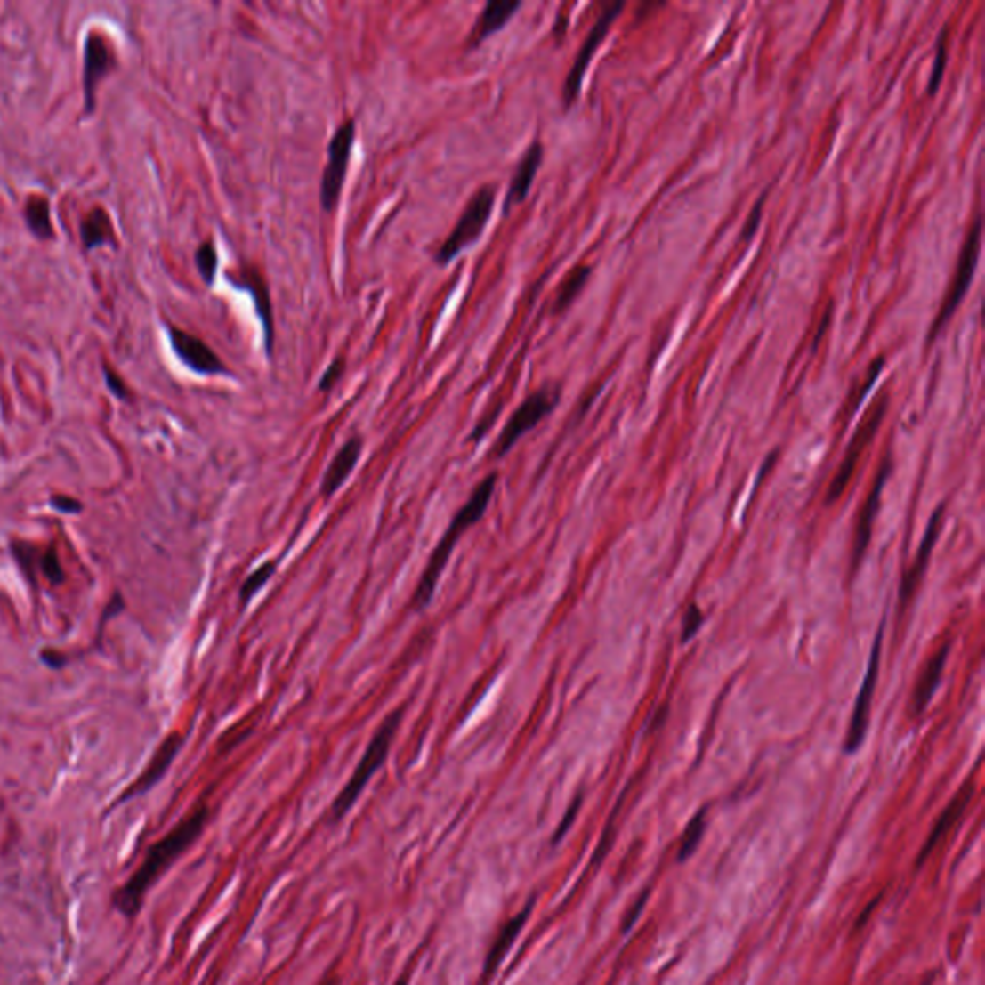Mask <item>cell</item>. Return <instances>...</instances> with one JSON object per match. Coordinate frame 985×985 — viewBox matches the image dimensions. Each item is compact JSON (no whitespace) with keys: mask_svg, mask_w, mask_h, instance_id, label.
I'll list each match as a JSON object with an SVG mask.
<instances>
[{"mask_svg":"<svg viewBox=\"0 0 985 985\" xmlns=\"http://www.w3.org/2000/svg\"><path fill=\"white\" fill-rule=\"evenodd\" d=\"M947 37H949V29L945 28L940 35V39H937V51H935V58H933V68H932V74H930V83H928V94H933L935 89L940 87L941 83V77H943V71H945V61H947Z\"/></svg>","mask_w":985,"mask_h":985,"instance_id":"f1b7e54d","label":"cell"},{"mask_svg":"<svg viewBox=\"0 0 985 985\" xmlns=\"http://www.w3.org/2000/svg\"><path fill=\"white\" fill-rule=\"evenodd\" d=\"M345 367H347L345 359H343V356H337V359L327 366V370L324 372L322 379H319L318 389H319V391H329V389H334L335 384L343 377V374H345Z\"/></svg>","mask_w":985,"mask_h":985,"instance_id":"4dcf8cb0","label":"cell"},{"mask_svg":"<svg viewBox=\"0 0 985 985\" xmlns=\"http://www.w3.org/2000/svg\"><path fill=\"white\" fill-rule=\"evenodd\" d=\"M79 237L85 248H97L114 241V225L102 208H93L79 223Z\"/></svg>","mask_w":985,"mask_h":985,"instance_id":"603a6c76","label":"cell"},{"mask_svg":"<svg viewBox=\"0 0 985 985\" xmlns=\"http://www.w3.org/2000/svg\"><path fill=\"white\" fill-rule=\"evenodd\" d=\"M705 828H706V818H705V811H701L693 816V820L685 828L680 841V849H678V862H685L697 851L698 844H701V839L705 836Z\"/></svg>","mask_w":985,"mask_h":985,"instance_id":"484cf974","label":"cell"},{"mask_svg":"<svg viewBox=\"0 0 985 985\" xmlns=\"http://www.w3.org/2000/svg\"><path fill=\"white\" fill-rule=\"evenodd\" d=\"M52 506L56 510H61V513H79L81 510V505L76 501V498H69V497H52Z\"/></svg>","mask_w":985,"mask_h":985,"instance_id":"74e56055","label":"cell"},{"mask_svg":"<svg viewBox=\"0 0 985 985\" xmlns=\"http://www.w3.org/2000/svg\"><path fill=\"white\" fill-rule=\"evenodd\" d=\"M195 262H197V268L200 271V276H203L205 283L212 285L214 278H216V271H218V253H216V246H214L212 241H206L197 248Z\"/></svg>","mask_w":985,"mask_h":985,"instance_id":"83f0119b","label":"cell"},{"mask_svg":"<svg viewBox=\"0 0 985 985\" xmlns=\"http://www.w3.org/2000/svg\"><path fill=\"white\" fill-rule=\"evenodd\" d=\"M624 10V4L622 3H612L609 4L607 8L602 10V14L597 18L595 26L591 28L589 35L585 37L584 44H581V49L576 56L574 61V66L569 68L568 76H566V81H564V87H562V99H564V104L569 106L579 94V89H581V83H584V77H585V71H587V66L591 62L593 54L597 52L599 44L602 43V39L607 37V33L612 26V21L618 18L620 12Z\"/></svg>","mask_w":985,"mask_h":985,"instance_id":"30bf717a","label":"cell"},{"mask_svg":"<svg viewBox=\"0 0 985 985\" xmlns=\"http://www.w3.org/2000/svg\"><path fill=\"white\" fill-rule=\"evenodd\" d=\"M980 235H981V218L976 216L974 218V223H972V228L966 235V241H965V246L963 251H960V256H958V262H957V271L953 276V283L951 287H949L947 291V296L945 301L940 308V314H937L935 322L932 326V334H930V341H933V337L940 334V331L943 329V326L949 322V318H951L957 311V306L960 304V301L965 299V295L970 287V281H972V276H974V270H976V262H978V253H980Z\"/></svg>","mask_w":985,"mask_h":985,"instance_id":"ba28073f","label":"cell"},{"mask_svg":"<svg viewBox=\"0 0 985 985\" xmlns=\"http://www.w3.org/2000/svg\"><path fill=\"white\" fill-rule=\"evenodd\" d=\"M880 899H882V895H880V897H876V899L872 900V903H870L868 907H866V908H864V912H862V915H860V916L857 918V930L864 928V924H866V922H868L870 915H872V912H874V907H876L877 903H880Z\"/></svg>","mask_w":985,"mask_h":985,"instance_id":"f35d334b","label":"cell"},{"mask_svg":"<svg viewBox=\"0 0 985 985\" xmlns=\"http://www.w3.org/2000/svg\"><path fill=\"white\" fill-rule=\"evenodd\" d=\"M168 334H170L172 349L177 354V359H180L187 367H191L193 372L205 374V375H218L228 372V367H225V364L220 360V356L214 352L203 339H198L197 335L187 334V331L174 326L168 327Z\"/></svg>","mask_w":985,"mask_h":985,"instance_id":"4fadbf2b","label":"cell"},{"mask_svg":"<svg viewBox=\"0 0 985 985\" xmlns=\"http://www.w3.org/2000/svg\"><path fill=\"white\" fill-rule=\"evenodd\" d=\"M23 218H26L28 230L37 237V239H52L54 228L51 218V203L44 197H29L26 203V210H23Z\"/></svg>","mask_w":985,"mask_h":985,"instance_id":"cb8c5ba5","label":"cell"},{"mask_svg":"<svg viewBox=\"0 0 985 985\" xmlns=\"http://www.w3.org/2000/svg\"><path fill=\"white\" fill-rule=\"evenodd\" d=\"M43 569L46 577H49L52 584H61V581L64 579V574H62V568L61 564H58V559H56V553L54 551H49L44 556H43Z\"/></svg>","mask_w":985,"mask_h":985,"instance_id":"e575fe53","label":"cell"},{"mask_svg":"<svg viewBox=\"0 0 985 985\" xmlns=\"http://www.w3.org/2000/svg\"><path fill=\"white\" fill-rule=\"evenodd\" d=\"M495 485H497L495 473L483 478L478 488L470 495L468 501L464 503V506H462L455 514V518L450 520V524L445 529L441 541L437 543L430 561H427V566L424 568L416 591H414V597L410 602V607L414 610H425L427 604L432 602L439 579H441L445 568L450 561V554H453L460 537L485 516V510H488L495 493Z\"/></svg>","mask_w":985,"mask_h":985,"instance_id":"7a4b0ae2","label":"cell"},{"mask_svg":"<svg viewBox=\"0 0 985 985\" xmlns=\"http://www.w3.org/2000/svg\"><path fill=\"white\" fill-rule=\"evenodd\" d=\"M561 389L559 387H543L536 393H531L521 405L513 412V416L505 424L501 435H498L493 455L497 458L506 456V453L513 448L521 437L528 432H531L543 418H547L549 414L559 405Z\"/></svg>","mask_w":985,"mask_h":985,"instance_id":"5b68a950","label":"cell"},{"mask_svg":"<svg viewBox=\"0 0 985 985\" xmlns=\"http://www.w3.org/2000/svg\"><path fill=\"white\" fill-rule=\"evenodd\" d=\"M360 453H362V439L360 437L349 439V441L337 450V455L334 456V460H331V464L327 466V470L324 473V480H322L324 497L335 495L343 488V483L347 481V478L352 473L354 466L359 464Z\"/></svg>","mask_w":985,"mask_h":985,"instance_id":"d6986e66","label":"cell"},{"mask_svg":"<svg viewBox=\"0 0 985 985\" xmlns=\"http://www.w3.org/2000/svg\"><path fill=\"white\" fill-rule=\"evenodd\" d=\"M941 518H943V506L937 508L933 513V516L930 518L928 528H925V533H924V539L920 543V549L916 553V559H915V562H912V566L907 569V574L903 576V581H900V587H899L900 610L907 609V604L910 602L912 595H915V591H916L918 584L924 577L925 566H928V561H930L932 551H933V545H935L937 537H940Z\"/></svg>","mask_w":985,"mask_h":985,"instance_id":"5bb4252c","label":"cell"},{"mask_svg":"<svg viewBox=\"0 0 985 985\" xmlns=\"http://www.w3.org/2000/svg\"><path fill=\"white\" fill-rule=\"evenodd\" d=\"M241 278H243V281L239 285H241V287H245L246 291H251L253 299H254L256 314H258L260 322H262V327H264L266 351H268V354H271V349H274V312H271V299H270V293H268V285H266L264 278L260 276L258 271L253 270V268H246L241 274Z\"/></svg>","mask_w":985,"mask_h":985,"instance_id":"44dd1931","label":"cell"},{"mask_svg":"<svg viewBox=\"0 0 985 985\" xmlns=\"http://www.w3.org/2000/svg\"><path fill=\"white\" fill-rule=\"evenodd\" d=\"M884 364H885V360H884V359H877V360H876V362L872 364V367H870V372H868V375H866V382L862 384L864 387L860 389V393L857 395V399H854V400H852L851 412H854V410H857V407L860 405V400H862V397H864L866 393H868V391H870V387H872V385H874V382H876V377H877V375H880V372H882V367H884Z\"/></svg>","mask_w":985,"mask_h":985,"instance_id":"d6a6232c","label":"cell"},{"mask_svg":"<svg viewBox=\"0 0 985 985\" xmlns=\"http://www.w3.org/2000/svg\"><path fill=\"white\" fill-rule=\"evenodd\" d=\"M541 162H543V145L539 141H536V142H531V145L528 147V150L524 152V157L520 158L513 180H510L508 191H506V197H505V205H503L505 214H508L510 206L520 205L521 200L528 197L531 183H533V180H536Z\"/></svg>","mask_w":985,"mask_h":985,"instance_id":"ac0fdd59","label":"cell"},{"mask_svg":"<svg viewBox=\"0 0 985 985\" xmlns=\"http://www.w3.org/2000/svg\"><path fill=\"white\" fill-rule=\"evenodd\" d=\"M402 712H405V708L400 706L391 712V715H387L385 720L379 723V728L375 730L372 741L367 743L360 763L356 766L351 779L347 781V786L341 789L337 799L334 801V804H331V818H334V820H339V818H343L352 809V804L359 801L362 791L366 789L367 783H370L372 776L387 761L391 743H393L402 722Z\"/></svg>","mask_w":985,"mask_h":985,"instance_id":"3957f363","label":"cell"},{"mask_svg":"<svg viewBox=\"0 0 985 985\" xmlns=\"http://www.w3.org/2000/svg\"><path fill=\"white\" fill-rule=\"evenodd\" d=\"M703 620H705V616H703L701 609H698L697 604H691V607L687 609L683 620H682V641H683V643H687V641L697 635V632L701 630Z\"/></svg>","mask_w":985,"mask_h":985,"instance_id":"f546056e","label":"cell"},{"mask_svg":"<svg viewBox=\"0 0 985 985\" xmlns=\"http://www.w3.org/2000/svg\"><path fill=\"white\" fill-rule=\"evenodd\" d=\"M529 908L531 905H528L524 910L520 912L518 916H514L513 920H508L505 924V928L501 930V933H498L497 941L493 943V947L489 949V955H488V960H485L483 965V981H489V978L497 972V966L501 965V960L505 958L506 951L510 949V945L514 943V940L518 937V933L521 932V928H524V924L529 916Z\"/></svg>","mask_w":985,"mask_h":985,"instance_id":"7402d4cb","label":"cell"},{"mask_svg":"<svg viewBox=\"0 0 985 985\" xmlns=\"http://www.w3.org/2000/svg\"><path fill=\"white\" fill-rule=\"evenodd\" d=\"M589 274H591V268L585 266V264H579L572 271H569V274L566 276V279L561 285L559 295H556V301H554V306H553L554 312H562V311H566L569 304L574 303V299L579 295V291L584 289V285L587 283Z\"/></svg>","mask_w":985,"mask_h":985,"instance_id":"d4e9b609","label":"cell"},{"mask_svg":"<svg viewBox=\"0 0 985 985\" xmlns=\"http://www.w3.org/2000/svg\"><path fill=\"white\" fill-rule=\"evenodd\" d=\"M206 820L208 809L206 806H198L193 814H189L183 822L177 824L170 834H166L149 849L147 857L142 859L139 868L114 895V907L120 915L127 918H133L137 915L149 889L157 884L158 877L168 870V866L200 836Z\"/></svg>","mask_w":985,"mask_h":985,"instance_id":"6da1fadb","label":"cell"},{"mask_svg":"<svg viewBox=\"0 0 985 985\" xmlns=\"http://www.w3.org/2000/svg\"><path fill=\"white\" fill-rule=\"evenodd\" d=\"M579 806H581V795H579V797H576V801L572 803V806H569V811L566 812L562 824L559 826V829H556L553 844H559V841L564 837V834L568 832V828L572 826V822H574V818H576V814H577V811H579Z\"/></svg>","mask_w":985,"mask_h":985,"instance_id":"8d00e7d4","label":"cell"},{"mask_svg":"<svg viewBox=\"0 0 985 985\" xmlns=\"http://www.w3.org/2000/svg\"><path fill=\"white\" fill-rule=\"evenodd\" d=\"M356 125L354 120H345L334 133L327 147V164L322 175V187H319V200H322L324 210L331 212L335 210L339 195L343 191V183H345V175L349 168L351 152L354 145Z\"/></svg>","mask_w":985,"mask_h":985,"instance_id":"52a82bcc","label":"cell"},{"mask_svg":"<svg viewBox=\"0 0 985 985\" xmlns=\"http://www.w3.org/2000/svg\"><path fill=\"white\" fill-rule=\"evenodd\" d=\"M763 206H764V195H763L761 198H758V203H756V206L753 208V212H751V216H749V220H747V223H745V228H743L741 241H749V239H751V237H753V235L756 233L758 223H761V218H763Z\"/></svg>","mask_w":985,"mask_h":985,"instance_id":"836d02e7","label":"cell"},{"mask_svg":"<svg viewBox=\"0 0 985 985\" xmlns=\"http://www.w3.org/2000/svg\"><path fill=\"white\" fill-rule=\"evenodd\" d=\"M116 68V56L110 43L101 33H87L83 43V94H85V114L94 112L97 89L101 81Z\"/></svg>","mask_w":985,"mask_h":985,"instance_id":"8fae6325","label":"cell"},{"mask_svg":"<svg viewBox=\"0 0 985 985\" xmlns=\"http://www.w3.org/2000/svg\"><path fill=\"white\" fill-rule=\"evenodd\" d=\"M889 476H892V458L885 456L880 470H877V476L874 480L872 491H870L868 498L864 501V505L860 508L859 520H857V529H854V541H852V554H851L852 572L860 566L864 554H866V549H868V545H870L874 520L877 516V508H880L882 493H884V488H885Z\"/></svg>","mask_w":985,"mask_h":985,"instance_id":"7c38bea8","label":"cell"},{"mask_svg":"<svg viewBox=\"0 0 985 985\" xmlns=\"http://www.w3.org/2000/svg\"><path fill=\"white\" fill-rule=\"evenodd\" d=\"M647 900H649V889H645V892L637 897L635 903L630 907V910H627V915H626V918H624V932H627L630 928H634V924H635L637 918L641 916V912H643V908H645V905H647Z\"/></svg>","mask_w":985,"mask_h":985,"instance_id":"d590c367","label":"cell"},{"mask_svg":"<svg viewBox=\"0 0 985 985\" xmlns=\"http://www.w3.org/2000/svg\"><path fill=\"white\" fill-rule=\"evenodd\" d=\"M930 981H932V976H930V980H928V981H925L924 985H930Z\"/></svg>","mask_w":985,"mask_h":985,"instance_id":"ab89813d","label":"cell"},{"mask_svg":"<svg viewBox=\"0 0 985 985\" xmlns=\"http://www.w3.org/2000/svg\"><path fill=\"white\" fill-rule=\"evenodd\" d=\"M102 374H104V379H106V387L110 389V393H112L114 397H117V399H127V397H129V391H127L125 382H124V379H122L120 375H117V374L112 370L110 366H104Z\"/></svg>","mask_w":985,"mask_h":985,"instance_id":"1f68e13d","label":"cell"},{"mask_svg":"<svg viewBox=\"0 0 985 985\" xmlns=\"http://www.w3.org/2000/svg\"><path fill=\"white\" fill-rule=\"evenodd\" d=\"M520 8H521L520 0H491V3L485 4V8L481 10V16L476 23V28L472 31L468 44L478 46L481 41L491 37L493 33L503 29Z\"/></svg>","mask_w":985,"mask_h":985,"instance_id":"ffe728a7","label":"cell"},{"mask_svg":"<svg viewBox=\"0 0 985 985\" xmlns=\"http://www.w3.org/2000/svg\"><path fill=\"white\" fill-rule=\"evenodd\" d=\"M972 797H974V781L968 779L963 787H960V791L955 795V797L951 799V803H949L945 806V811L940 814V818H937V822L933 824L932 832L928 836V839H925V844L922 845L920 852H918V859H916V866H922L924 860L930 857L932 851L940 845V841L947 836L949 829H951L958 820L960 816L965 814L966 806L970 804Z\"/></svg>","mask_w":985,"mask_h":985,"instance_id":"9a60e30c","label":"cell"},{"mask_svg":"<svg viewBox=\"0 0 985 985\" xmlns=\"http://www.w3.org/2000/svg\"><path fill=\"white\" fill-rule=\"evenodd\" d=\"M276 569H278V562L268 561L262 566H258L253 574H248V577L245 579V584L241 585V591H239L241 602L246 604L248 601H251L256 595V593L268 584L270 577L276 574Z\"/></svg>","mask_w":985,"mask_h":985,"instance_id":"4316f807","label":"cell"},{"mask_svg":"<svg viewBox=\"0 0 985 985\" xmlns=\"http://www.w3.org/2000/svg\"><path fill=\"white\" fill-rule=\"evenodd\" d=\"M885 408H887V397H882L880 400H877V405L872 408V412L868 414V418H866L864 424L859 427L857 433L852 435L851 443L847 447V453H845L844 460H841L839 470L836 473V478L829 481V488H828V493H826V505L837 503V498L845 493L849 481L854 476V470H857L860 455L864 453L866 447L870 445V441L877 432V427H880V424L885 416Z\"/></svg>","mask_w":985,"mask_h":985,"instance_id":"9c48e42d","label":"cell"},{"mask_svg":"<svg viewBox=\"0 0 985 985\" xmlns=\"http://www.w3.org/2000/svg\"><path fill=\"white\" fill-rule=\"evenodd\" d=\"M182 745H183V735L182 733H172L170 738L160 745V749L157 751V755L152 756V761L145 768V772H142L137 778V781L133 783V786L122 795L120 801L133 799V797H137V795L147 793L149 789H152L154 786H157V783L162 779V776L168 772V768L174 763L175 755L180 753Z\"/></svg>","mask_w":985,"mask_h":985,"instance_id":"2e32d148","label":"cell"},{"mask_svg":"<svg viewBox=\"0 0 985 985\" xmlns=\"http://www.w3.org/2000/svg\"><path fill=\"white\" fill-rule=\"evenodd\" d=\"M884 632H885V620L880 624V627H877V634L874 637V645H872L870 658H868V668H866L860 691L857 695V703H854V708H852V716H851L847 735H845V743H844V753L845 755L857 753L860 749V745L866 739V731H868L872 698H874V691H876V685H877V675H880Z\"/></svg>","mask_w":985,"mask_h":985,"instance_id":"8992f818","label":"cell"},{"mask_svg":"<svg viewBox=\"0 0 985 985\" xmlns=\"http://www.w3.org/2000/svg\"><path fill=\"white\" fill-rule=\"evenodd\" d=\"M495 198H497V187L495 185H483V187L478 189L476 195H473L468 200L464 212L460 214V218L453 228V231L448 233V237L443 241V245L439 246V251L435 254L437 264H441V266L448 264L450 260L464 251L468 245H472L473 241L480 239V235L483 233L485 225H488L491 214H493Z\"/></svg>","mask_w":985,"mask_h":985,"instance_id":"277c9868","label":"cell"},{"mask_svg":"<svg viewBox=\"0 0 985 985\" xmlns=\"http://www.w3.org/2000/svg\"><path fill=\"white\" fill-rule=\"evenodd\" d=\"M949 650H951V643H947L937 649L933 652V657L925 662V666L920 674V678L916 682V687H915V693H912V706H910V712L912 716L918 718L922 716L925 708L930 706V701L932 697L935 695L937 687H940V682L943 678V672H945V664H947V658H949Z\"/></svg>","mask_w":985,"mask_h":985,"instance_id":"e0dca14e","label":"cell"}]
</instances>
